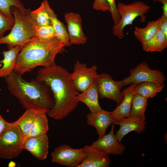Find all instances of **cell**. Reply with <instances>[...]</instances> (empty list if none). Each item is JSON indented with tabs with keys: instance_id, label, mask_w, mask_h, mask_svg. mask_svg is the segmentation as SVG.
I'll return each instance as SVG.
<instances>
[{
	"instance_id": "ffe728a7",
	"label": "cell",
	"mask_w": 167,
	"mask_h": 167,
	"mask_svg": "<svg viewBox=\"0 0 167 167\" xmlns=\"http://www.w3.org/2000/svg\"><path fill=\"white\" fill-rule=\"evenodd\" d=\"M163 14L155 20L149 21L143 28L135 27L134 32L135 36L143 45L155 35L159 29L161 22L163 18Z\"/></svg>"
},
{
	"instance_id": "4dcf8cb0",
	"label": "cell",
	"mask_w": 167,
	"mask_h": 167,
	"mask_svg": "<svg viewBox=\"0 0 167 167\" xmlns=\"http://www.w3.org/2000/svg\"><path fill=\"white\" fill-rule=\"evenodd\" d=\"M110 8L114 24H117L120 22L121 17L117 10L115 0H105Z\"/></svg>"
},
{
	"instance_id": "7c38bea8",
	"label": "cell",
	"mask_w": 167,
	"mask_h": 167,
	"mask_svg": "<svg viewBox=\"0 0 167 167\" xmlns=\"http://www.w3.org/2000/svg\"><path fill=\"white\" fill-rule=\"evenodd\" d=\"M48 138L46 134L23 139L22 148L40 161L45 160L48 153Z\"/></svg>"
},
{
	"instance_id": "e0dca14e",
	"label": "cell",
	"mask_w": 167,
	"mask_h": 167,
	"mask_svg": "<svg viewBox=\"0 0 167 167\" xmlns=\"http://www.w3.org/2000/svg\"><path fill=\"white\" fill-rule=\"evenodd\" d=\"M137 84L132 83L129 87L123 89L122 93L123 99L121 103L111 112V115L114 121L130 117V112L132 101Z\"/></svg>"
},
{
	"instance_id": "8fae6325",
	"label": "cell",
	"mask_w": 167,
	"mask_h": 167,
	"mask_svg": "<svg viewBox=\"0 0 167 167\" xmlns=\"http://www.w3.org/2000/svg\"><path fill=\"white\" fill-rule=\"evenodd\" d=\"M64 19L67 24L71 45L85 44L88 38L83 32L82 19L80 15L73 12L66 13Z\"/></svg>"
},
{
	"instance_id": "9a60e30c",
	"label": "cell",
	"mask_w": 167,
	"mask_h": 167,
	"mask_svg": "<svg viewBox=\"0 0 167 167\" xmlns=\"http://www.w3.org/2000/svg\"><path fill=\"white\" fill-rule=\"evenodd\" d=\"M113 123L120 126L119 129L115 135L120 143L123 138L130 132L134 131L138 134L144 132L146 124L145 120L131 117L123 118L118 121H114Z\"/></svg>"
},
{
	"instance_id": "d4e9b609",
	"label": "cell",
	"mask_w": 167,
	"mask_h": 167,
	"mask_svg": "<svg viewBox=\"0 0 167 167\" xmlns=\"http://www.w3.org/2000/svg\"><path fill=\"white\" fill-rule=\"evenodd\" d=\"M165 87L164 84H158L150 82H144L137 84L135 94H138L146 98H153L161 92Z\"/></svg>"
},
{
	"instance_id": "e575fe53",
	"label": "cell",
	"mask_w": 167,
	"mask_h": 167,
	"mask_svg": "<svg viewBox=\"0 0 167 167\" xmlns=\"http://www.w3.org/2000/svg\"><path fill=\"white\" fill-rule=\"evenodd\" d=\"M154 2L159 1L162 3L163 5L162 9L163 14L166 17H167V0H153Z\"/></svg>"
},
{
	"instance_id": "d6986e66",
	"label": "cell",
	"mask_w": 167,
	"mask_h": 167,
	"mask_svg": "<svg viewBox=\"0 0 167 167\" xmlns=\"http://www.w3.org/2000/svg\"><path fill=\"white\" fill-rule=\"evenodd\" d=\"M7 47L8 50L3 51L4 58L0 61V64L3 65L0 68V78H5L14 71L17 55L21 49V47L19 45Z\"/></svg>"
},
{
	"instance_id": "9c48e42d",
	"label": "cell",
	"mask_w": 167,
	"mask_h": 167,
	"mask_svg": "<svg viewBox=\"0 0 167 167\" xmlns=\"http://www.w3.org/2000/svg\"><path fill=\"white\" fill-rule=\"evenodd\" d=\"M51 156L53 163L68 167H77L86 154L83 148H74L65 144L55 148Z\"/></svg>"
},
{
	"instance_id": "7402d4cb",
	"label": "cell",
	"mask_w": 167,
	"mask_h": 167,
	"mask_svg": "<svg viewBox=\"0 0 167 167\" xmlns=\"http://www.w3.org/2000/svg\"><path fill=\"white\" fill-rule=\"evenodd\" d=\"M47 112L39 111L36 114L28 137H36L46 134L49 130Z\"/></svg>"
},
{
	"instance_id": "277c9868",
	"label": "cell",
	"mask_w": 167,
	"mask_h": 167,
	"mask_svg": "<svg viewBox=\"0 0 167 167\" xmlns=\"http://www.w3.org/2000/svg\"><path fill=\"white\" fill-rule=\"evenodd\" d=\"M11 11L15 18V24L8 35L0 38V45L7 44V46L19 45L21 47L35 36V23L31 16L30 9L22 12L13 6Z\"/></svg>"
},
{
	"instance_id": "4316f807",
	"label": "cell",
	"mask_w": 167,
	"mask_h": 167,
	"mask_svg": "<svg viewBox=\"0 0 167 167\" xmlns=\"http://www.w3.org/2000/svg\"><path fill=\"white\" fill-rule=\"evenodd\" d=\"M48 2V0H43L38 8L31 11V15L35 24L40 26L52 24L47 10L46 6Z\"/></svg>"
},
{
	"instance_id": "8992f818",
	"label": "cell",
	"mask_w": 167,
	"mask_h": 167,
	"mask_svg": "<svg viewBox=\"0 0 167 167\" xmlns=\"http://www.w3.org/2000/svg\"><path fill=\"white\" fill-rule=\"evenodd\" d=\"M13 125L0 136V158L12 159L19 156L23 150V135L19 126Z\"/></svg>"
},
{
	"instance_id": "f546056e",
	"label": "cell",
	"mask_w": 167,
	"mask_h": 167,
	"mask_svg": "<svg viewBox=\"0 0 167 167\" xmlns=\"http://www.w3.org/2000/svg\"><path fill=\"white\" fill-rule=\"evenodd\" d=\"M15 23L14 18H9L0 11V38L4 36L6 31L12 29Z\"/></svg>"
},
{
	"instance_id": "d6a6232c",
	"label": "cell",
	"mask_w": 167,
	"mask_h": 167,
	"mask_svg": "<svg viewBox=\"0 0 167 167\" xmlns=\"http://www.w3.org/2000/svg\"><path fill=\"white\" fill-rule=\"evenodd\" d=\"M13 125V122L10 123L5 121L0 114V136L6 130Z\"/></svg>"
},
{
	"instance_id": "836d02e7",
	"label": "cell",
	"mask_w": 167,
	"mask_h": 167,
	"mask_svg": "<svg viewBox=\"0 0 167 167\" xmlns=\"http://www.w3.org/2000/svg\"><path fill=\"white\" fill-rule=\"evenodd\" d=\"M159 29L167 38V17L164 15L161 22Z\"/></svg>"
},
{
	"instance_id": "44dd1931",
	"label": "cell",
	"mask_w": 167,
	"mask_h": 167,
	"mask_svg": "<svg viewBox=\"0 0 167 167\" xmlns=\"http://www.w3.org/2000/svg\"><path fill=\"white\" fill-rule=\"evenodd\" d=\"M46 8L57 37L64 43L66 46H70L69 36L65 25L58 19L56 14L50 7L49 2L47 4Z\"/></svg>"
},
{
	"instance_id": "2e32d148",
	"label": "cell",
	"mask_w": 167,
	"mask_h": 167,
	"mask_svg": "<svg viewBox=\"0 0 167 167\" xmlns=\"http://www.w3.org/2000/svg\"><path fill=\"white\" fill-rule=\"evenodd\" d=\"M87 123L96 129L99 138L105 135L109 126L114 121L111 115V112L103 109L95 113L90 112L86 116Z\"/></svg>"
},
{
	"instance_id": "cb8c5ba5",
	"label": "cell",
	"mask_w": 167,
	"mask_h": 167,
	"mask_svg": "<svg viewBox=\"0 0 167 167\" xmlns=\"http://www.w3.org/2000/svg\"><path fill=\"white\" fill-rule=\"evenodd\" d=\"M39 111L35 109L26 110L14 123L19 128L23 135V139L29 135L31 126L37 113Z\"/></svg>"
},
{
	"instance_id": "484cf974",
	"label": "cell",
	"mask_w": 167,
	"mask_h": 167,
	"mask_svg": "<svg viewBox=\"0 0 167 167\" xmlns=\"http://www.w3.org/2000/svg\"><path fill=\"white\" fill-rule=\"evenodd\" d=\"M146 98L138 94H135L132 101L130 117L145 120V112L148 105Z\"/></svg>"
},
{
	"instance_id": "7a4b0ae2",
	"label": "cell",
	"mask_w": 167,
	"mask_h": 167,
	"mask_svg": "<svg viewBox=\"0 0 167 167\" xmlns=\"http://www.w3.org/2000/svg\"><path fill=\"white\" fill-rule=\"evenodd\" d=\"M14 71L5 77L8 89L26 110L47 113L54 107V99L49 87L45 83L31 79L27 81Z\"/></svg>"
},
{
	"instance_id": "3957f363",
	"label": "cell",
	"mask_w": 167,
	"mask_h": 167,
	"mask_svg": "<svg viewBox=\"0 0 167 167\" xmlns=\"http://www.w3.org/2000/svg\"><path fill=\"white\" fill-rule=\"evenodd\" d=\"M65 46L57 38L44 41L35 36L21 47L14 71L22 76L37 66H54L57 65L55 61L56 56L65 52Z\"/></svg>"
},
{
	"instance_id": "83f0119b",
	"label": "cell",
	"mask_w": 167,
	"mask_h": 167,
	"mask_svg": "<svg viewBox=\"0 0 167 167\" xmlns=\"http://www.w3.org/2000/svg\"><path fill=\"white\" fill-rule=\"evenodd\" d=\"M34 29L35 36L41 41H48L57 38L52 24L40 26L35 24Z\"/></svg>"
},
{
	"instance_id": "5b68a950",
	"label": "cell",
	"mask_w": 167,
	"mask_h": 167,
	"mask_svg": "<svg viewBox=\"0 0 167 167\" xmlns=\"http://www.w3.org/2000/svg\"><path fill=\"white\" fill-rule=\"evenodd\" d=\"M117 8L121 19L118 24H114L112 29L113 34L121 39L124 36L123 30L125 27L132 24L137 17H141V22L145 21V14L148 12L150 7L142 1H138L127 5L119 2L117 5Z\"/></svg>"
},
{
	"instance_id": "6da1fadb",
	"label": "cell",
	"mask_w": 167,
	"mask_h": 167,
	"mask_svg": "<svg viewBox=\"0 0 167 167\" xmlns=\"http://www.w3.org/2000/svg\"><path fill=\"white\" fill-rule=\"evenodd\" d=\"M69 73L57 65L43 67L38 71L35 79L45 83L50 88L54 104L47 115L55 120L65 118L74 111L79 104L76 98L79 92L70 79Z\"/></svg>"
},
{
	"instance_id": "4fadbf2b",
	"label": "cell",
	"mask_w": 167,
	"mask_h": 167,
	"mask_svg": "<svg viewBox=\"0 0 167 167\" xmlns=\"http://www.w3.org/2000/svg\"><path fill=\"white\" fill-rule=\"evenodd\" d=\"M115 126V124L112 123L109 133L93 142L91 146L102 150L108 155H122L125 146L119 143L115 137L114 133Z\"/></svg>"
},
{
	"instance_id": "ac0fdd59",
	"label": "cell",
	"mask_w": 167,
	"mask_h": 167,
	"mask_svg": "<svg viewBox=\"0 0 167 167\" xmlns=\"http://www.w3.org/2000/svg\"><path fill=\"white\" fill-rule=\"evenodd\" d=\"M99 97L97 85L96 82L81 93H79L76 98L79 102L85 104L91 112L95 113L102 109L98 101Z\"/></svg>"
},
{
	"instance_id": "30bf717a",
	"label": "cell",
	"mask_w": 167,
	"mask_h": 167,
	"mask_svg": "<svg viewBox=\"0 0 167 167\" xmlns=\"http://www.w3.org/2000/svg\"><path fill=\"white\" fill-rule=\"evenodd\" d=\"M97 68L96 65L88 67L85 63L76 61L73 72L69 73V78L77 91H84L95 82Z\"/></svg>"
},
{
	"instance_id": "603a6c76",
	"label": "cell",
	"mask_w": 167,
	"mask_h": 167,
	"mask_svg": "<svg viewBox=\"0 0 167 167\" xmlns=\"http://www.w3.org/2000/svg\"><path fill=\"white\" fill-rule=\"evenodd\" d=\"M142 45L146 52H161L167 47V38L159 29L155 35Z\"/></svg>"
},
{
	"instance_id": "f1b7e54d",
	"label": "cell",
	"mask_w": 167,
	"mask_h": 167,
	"mask_svg": "<svg viewBox=\"0 0 167 167\" xmlns=\"http://www.w3.org/2000/svg\"><path fill=\"white\" fill-rule=\"evenodd\" d=\"M13 6L18 8L22 12L27 10L24 8L20 0H0V11L6 16L11 18H14L11 11Z\"/></svg>"
},
{
	"instance_id": "1f68e13d",
	"label": "cell",
	"mask_w": 167,
	"mask_h": 167,
	"mask_svg": "<svg viewBox=\"0 0 167 167\" xmlns=\"http://www.w3.org/2000/svg\"><path fill=\"white\" fill-rule=\"evenodd\" d=\"M94 9L103 12L110 11V8L105 0H95L93 4Z\"/></svg>"
},
{
	"instance_id": "52a82bcc",
	"label": "cell",
	"mask_w": 167,
	"mask_h": 167,
	"mask_svg": "<svg viewBox=\"0 0 167 167\" xmlns=\"http://www.w3.org/2000/svg\"><path fill=\"white\" fill-rule=\"evenodd\" d=\"M166 79L162 72L157 70H152L148 64L143 62L138 64L130 71V75L123 79L125 86L132 83L138 84L144 82H150L160 84H164Z\"/></svg>"
},
{
	"instance_id": "5bb4252c",
	"label": "cell",
	"mask_w": 167,
	"mask_h": 167,
	"mask_svg": "<svg viewBox=\"0 0 167 167\" xmlns=\"http://www.w3.org/2000/svg\"><path fill=\"white\" fill-rule=\"evenodd\" d=\"M86 156L77 167H108L110 161L108 155L102 150L91 145L83 148Z\"/></svg>"
},
{
	"instance_id": "ba28073f",
	"label": "cell",
	"mask_w": 167,
	"mask_h": 167,
	"mask_svg": "<svg viewBox=\"0 0 167 167\" xmlns=\"http://www.w3.org/2000/svg\"><path fill=\"white\" fill-rule=\"evenodd\" d=\"M95 81L97 85L100 98L109 99L116 102L118 105L121 103L123 95L121 89L125 86L122 80L115 81L109 75L103 73L97 74Z\"/></svg>"
}]
</instances>
